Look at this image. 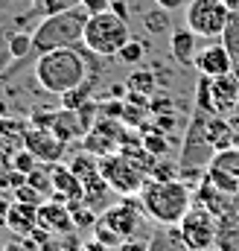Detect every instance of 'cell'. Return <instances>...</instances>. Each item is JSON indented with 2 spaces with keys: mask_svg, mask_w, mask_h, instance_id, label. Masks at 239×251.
I'll return each mask as SVG.
<instances>
[{
  "mask_svg": "<svg viewBox=\"0 0 239 251\" xmlns=\"http://www.w3.org/2000/svg\"><path fill=\"white\" fill-rule=\"evenodd\" d=\"M26 120H29V126H38V128H53V123H56V111H53V108H35Z\"/></svg>",
  "mask_w": 239,
  "mask_h": 251,
  "instance_id": "obj_38",
  "label": "cell"
},
{
  "mask_svg": "<svg viewBox=\"0 0 239 251\" xmlns=\"http://www.w3.org/2000/svg\"><path fill=\"white\" fill-rule=\"evenodd\" d=\"M161 9H167V12H172V9H181L184 3H190V0H155Z\"/></svg>",
  "mask_w": 239,
  "mask_h": 251,
  "instance_id": "obj_45",
  "label": "cell"
},
{
  "mask_svg": "<svg viewBox=\"0 0 239 251\" xmlns=\"http://www.w3.org/2000/svg\"><path fill=\"white\" fill-rule=\"evenodd\" d=\"M140 204L143 213L164 225V228H175L181 225V219L187 216V210L192 207V187L187 181H146V187L140 190Z\"/></svg>",
  "mask_w": 239,
  "mask_h": 251,
  "instance_id": "obj_2",
  "label": "cell"
},
{
  "mask_svg": "<svg viewBox=\"0 0 239 251\" xmlns=\"http://www.w3.org/2000/svg\"><path fill=\"white\" fill-rule=\"evenodd\" d=\"M210 97H213V108L219 117H234L239 108V76L237 73H225L210 79Z\"/></svg>",
  "mask_w": 239,
  "mask_h": 251,
  "instance_id": "obj_12",
  "label": "cell"
},
{
  "mask_svg": "<svg viewBox=\"0 0 239 251\" xmlns=\"http://www.w3.org/2000/svg\"><path fill=\"white\" fill-rule=\"evenodd\" d=\"M70 170H73V176L85 184L88 178H94V176H99V158L96 155H91V152H79V155H73L70 158V164H67Z\"/></svg>",
  "mask_w": 239,
  "mask_h": 251,
  "instance_id": "obj_22",
  "label": "cell"
},
{
  "mask_svg": "<svg viewBox=\"0 0 239 251\" xmlns=\"http://www.w3.org/2000/svg\"><path fill=\"white\" fill-rule=\"evenodd\" d=\"M222 44L228 47L231 62H234V73L239 76V12H231V21H228V26H225Z\"/></svg>",
  "mask_w": 239,
  "mask_h": 251,
  "instance_id": "obj_25",
  "label": "cell"
},
{
  "mask_svg": "<svg viewBox=\"0 0 239 251\" xmlns=\"http://www.w3.org/2000/svg\"><path fill=\"white\" fill-rule=\"evenodd\" d=\"M207 181L225 196H239V146H231L225 152H216L207 164Z\"/></svg>",
  "mask_w": 239,
  "mask_h": 251,
  "instance_id": "obj_9",
  "label": "cell"
},
{
  "mask_svg": "<svg viewBox=\"0 0 239 251\" xmlns=\"http://www.w3.org/2000/svg\"><path fill=\"white\" fill-rule=\"evenodd\" d=\"M91 56L94 53L85 44L47 50L35 59V82L41 85V91L61 97V94L79 88L91 76Z\"/></svg>",
  "mask_w": 239,
  "mask_h": 251,
  "instance_id": "obj_1",
  "label": "cell"
},
{
  "mask_svg": "<svg viewBox=\"0 0 239 251\" xmlns=\"http://www.w3.org/2000/svg\"><path fill=\"white\" fill-rule=\"evenodd\" d=\"M143 56H146V44H143V41H134V38H131V41L117 53V59L122 64H140L143 62Z\"/></svg>",
  "mask_w": 239,
  "mask_h": 251,
  "instance_id": "obj_31",
  "label": "cell"
},
{
  "mask_svg": "<svg viewBox=\"0 0 239 251\" xmlns=\"http://www.w3.org/2000/svg\"><path fill=\"white\" fill-rule=\"evenodd\" d=\"M85 12L88 15H102V12H111V0H82Z\"/></svg>",
  "mask_w": 239,
  "mask_h": 251,
  "instance_id": "obj_41",
  "label": "cell"
},
{
  "mask_svg": "<svg viewBox=\"0 0 239 251\" xmlns=\"http://www.w3.org/2000/svg\"><path fill=\"white\" fill-rule=\"evenodd\" d=\"M47 170H50V178H53V190L61 193V196H67V201H85V184L73 176V170L67 167V164H47Z\"/></svg>",
  "mask_w": 239,
  "mask_h": 251,
  "instance_id": "obj_14",
  "label": "cell"
},
{
  "mask_svg": "<svg viewBox=\"0 0 239 251\" xmlns=\"http://www.w3.org/2000/svg\"><path fill=\"white\" fill-rule=\"evenodd\" d=\"M231 123H234V128H237V146H239V108L234 111V117H231Z\"/></svg>",
  "mask_w": 239,
  "mask_h": 251,
  "instance_id": "obj_46",
  "label": "cell"
},
{
  "mask_svg": "<svg viewBox=\"0 0 239 251\" xmlns=\"http://www.w3.org/2000/svg\"><path fill=\"white\" fill-rule=\"evenodd\" d=\"M12 35V32H9ZM9 35H6V29H0V76H3V70L9 67L12 62V53H9Z\"/></svg>",
  "mask_w": 239,
  "mask_h": 251,
  "instance_id": "obj_40",
  "label": "cell"
},
{
  "mask_svg": "<svg viewBox=\"0 0 239 251\" xmlns=\"http://www.w3.org/2000/svg\"><path fill=\"white\" fill-rule=\"evenodd\" d=\"M91 94H94V76H88L79 88H73V91H67V94H61V108H82L88 100H91Z\"/></svg>",
  "mask_w": 239,
  "mask_h": 251,
  "instance_id": "obj_26",
  "label": "cell"
},
{
  "mask_svg": "<svg viewBox=\"0 0 239 251\" xmlns=\"http://www.w3.org/2000/svg\"><path fill=\"white\" fill-rule=\"evenodd\" d=\"M149 251H190V249H187V243L181 240V231H178V225H175V228L158 231V234L152 237V243H149Z\"/></svg>",
  "mask_w": 239,
  "mask_h": 251,
  "instance_id": "obj_24",
  "label": "cell"
},
{
  "mask_svg": "<svg viewBox=\"0 0 239 251\" xmlns=\"http://www.w3.org/2000/svg\"><path fill=\"white\" fill-rule=\"evenodd\" d=\"M24 149H29L41 164H56L61 161V155H64V149H67V143L56 137V131L53 128H38V126H29L26 128V134H24Z\"/></svg>",
  "mask_w": 239,
  "mask_h": 251,
  "instance_id": "obj_10",
  "label": "cell"
},
{
  "mask_svg": "<svg viewBox=\"0 0 239 251\" xmlns=\"http://www.w3.org/2000/svg\"><path fill=\"white\" fill-rule=\"evenodd\" d=\"M201 251H222L219 246H210V249H201Z\"/></svg>",
  "mask_w": 239,
  "mask_h": 251,
  "instance_id": "obj_48",
  "label": "cell"
},
{
  "mask_svg": "<svg viewBox=\"0 0 239 251\" xmlns=\"http://www.w3.org/2000/svg\"><path fill=\"white\" fill-rule=\"evenodd\" d=\"M94 237H96V243H102L105 249H120V246L125 243V240L120 237L117 231H111V228H108V225H105L102 219H99V222L94 225Z\"/></svg>",
  "mask_w": 239,
  "mask_h": 251,
  "instance_id": "obj_30",
  "label": "cell"
},
{
  "mask_svg": "<svg viewBox=\"0 0 239 251\" xmlns=\"http://www.w3.org/2000/svg\"><path fill=\"white\" fill-rule=\"evenodd\" d=\"M117 251H149V246H146V243H140V240H125Z\"/></svg>",
  "mask_w": 239,
  "mask_h": 251,
  "instance_id": "obj_44",
  "label": "cell"
},
{
  "mask_svg": "<svg viewBox=\"0 0 239 251\" xmlns=\"http://www.w3.org/2000/svg\"><path fill=\"white\" fill-rule=\"evenodd\" d=\"M231 6L225 0H190L187 3V26L198 38H222L231 21Z\"/></svg>",
  "mask_w": 239,
  "mask_h": 251,
  "instance_id": "obj_5",
  "label": "cell"
},
{
  "mask_svg": "<svg viewBox=\"0 0 239 251\" xmlns=\"http://www.w3.org/2000/svg\"><path fill=\"white\" fill-rule=\"evenodd\" d=\"M192 67L198 70V76H210V79L225 76V73H234L231 53H228V47L222 41H213V44L201 47L198 56H195V62H192Z\"/></svg>",
  "mask_w": 239,
  "mask_h": 251,
  "instance_id": "obj_11",
  "label": "cell"
},
{
  "mask_svg": "<svg viewBox=\"0 0 239 251\" xmlns=\"http://www.w3.org/2000/svg\"><path fill=\"white\" fill-rule=\"evenodd\" d=\"M38 225L47 228L50 234H59V237L76 231L70 207H67L64 201H56V199H50V201H44V204L38 207Z\"/></svg>",
  "mask_w": 239,
  "mask_h": 251,
  "instance_id": "obj_13",
  "label": "cell"
},
{
  "mask_svg": "<svg viewBox=\"0 0 239 251\" xmlns=\"http://www.w3.org/2000/svg\"><path fill=\"white\" fill-rule=\"evenodd\" d=\"M216 219H219L216 246L222 251H239V196H237V201H234L222 216H216Z\"/></svg>",
  "mask_w": 239,
  "mask_h": 251,
  "instance_id": "obj_16",
  "label": "cell"
},
{
  "mask_svg": "<svg viewBox=\"0 0 239 251\" xmlns=\"http://www.w3.org/2000/svg\"><path fill=\"white\" fill-rule=\"evenodd\" d=\"M125 88H128V91H137V94L152 97V94H155V88H158V82H155V73H152V70H134V73H128Z\"/></svg>",
  "mask_w": 239,
  "mask_h": 251,
  "instance_id": "obj_27",
  "label": "cell"
},
{
  "mask_svg": "<svg viewBox=\"0 0 239 251\" xmlns=\"http://www.w3.org/2000/svg\"><path fill=\"white\" fill-rule=\"evenodd\" d=\"M26 181H29L32 187H38L41 193H50V190H53V178H50V170H47V167H35V170L26 176Z\"/></svg>",
  "mask_w": 239,
  "mask_h": 251,
  "instance_id": "obj_37",
  "label": "cell"
},
{
  "mask_svg": "<svg viewBox=\"0 0 239 251\" xmlns=\"http://www.w3.org/2000/svg\"><path fill=\"white\" fill-rule=\"evenodd\" d=\"M15 193V201H26V204H44V193L38 187H32L29 181L26 184H21V187L12 190Z\"/></svg>",
  "mask_w": 239,
  "mask_h": 251,
  "instance_id": "obj_35",
  "label": "cell"
},
{
  "mask_svg": "<svg viewBox=\"0 0 239 251\" xmlns=\"http://www.w3.org/2000/svg\"><path fill=\"white\" fill-rule=\"evenodd\" d=\"M108 193H114V190L108 187V181L102 178V173L99 176H94V178H88L85 181V204L91 207V210H96V213H102L108 204Z\"/></svg>",
  "mask_w": 239,
  "mask_h": 251,
  "instance_id": "obj_21",
  "label": "cell"
},
{
  "mask_svg": "<svg viewBox=\"0 0 239 251\" xmlns=\"http://www.w3.org/2000/svg\"><path fill=\"white\" fill-rule=\"evenodd\" d=\"M143 204L140 201H134L131 196H122V201L117 204H108L102 213H99V219L111 228V231H117L122 240H131L137 231H140V225H143Z\"/></svg>",
  "mask_w": 239,
  "mask_h": 251,
  "instance_id": "obj_8",
  "label": "cell"
},
{
  "mask_svg": "<svg viewBox=\"0 0 239 251\" xmlns=\"http://www.w3.org/2000/svg\"><path fill=\"white\" fill-rule=\"evenodd\" d=\"M131 41L128 35V21H122L114 12H102V15H91L88 18V26H85V47L99 56V59H108V56H117L120 50Z\"/></svg>",
  "mask_w": 239,
  "mask_h": 251,
  "instance_id": "obj_4",
  "label": "cell"
},
{
  "mask_svg": "<svg viewBox=\"0 0 239 251\" xmlns=\"http://www.w3.org/2000/svg\"><path fill=\"white\" fill-rule=\"evenodd\" d=\"M99 173H102V178L108 181V187L117 196H140V190L149 181V176L143 170H137L122 152L99 158Z\"/></svg>",
  "mask_w": 239,
  "mask_h": 251,
  "instance_id": "obj_6",
  "label": "cell"
},
{
  "mask_svg": "<svg viewBox=\"0 0 239 251\" xmlns=\"http://www.w3.org/2000/svg\"><path fill=\"white\" fill-rule=\"evenodd\" d=\"M38 207L41 204H26V201H12L9 210V228L18 237H29L38 228Z\"/></svg>",
  "mask_w": 239,
  "mask_h": 251,
  "instance_id": "obj_18",
  "label": "cell"
},
{
  "mask_svg": "<svg viewBox=\"0 0 239 251\" xmlns=\"http://www.w3.org/2000/svg\"><path fill=\"white\" fill-rule=\"evenodd\" d=\"M9 210H12V201L0 196V228H9Z\"/></svg>",
  "mask_w": 239,
  "mask_h": 251,
  "instance_id": "obj_42",
  "label": "cell"
},
{
  "mask_svg": "<svg viewBox=\"0 0 239 251\" xmlns=\"http://www.w3.org/2000/svg\"><path fill=\"white\" fill-rule=\"evenodd\" d=\"M12 164H15V170L18 173H24V176H29L32 170H35V164H38V158L29 152V149H18L15 155H12Z\"/></svg>",
  "mask_w": 239,
  "mask_h": 251,
  "instance_id": "obj_36",
  "label": "cell"
},
{
  "mask_svg": "<svg viewBox=\"0 0 239 251\" xmlns=\"http://www.w3.org/2000/svg\"><path fill=\"white\" fill-rule=\"evenodd\" d=\"M70 213H73V225L76 228H94L99 222L96 210H91L88 204H76V207H70Z\"/></svg>",
  "mask_w": 239,
  "mask_h": 251,
  "instance_id": "obj_34",
  "label": "cell"
},
{
  "mask_svg": "<svg viewBox=\"0 0 239 251\" xmlns=\"http://www.w3.org/2000/svg\"><path fill=\"white\" fill-rule=\"evenodd\" d=\"M140 140H143V146H146L155 158H164V155L169 152V137H167L164 131H158L152 123L140 126Z\"/></svg>",
  "mask_w": 239,
  "mask_h": 251,
  "instance_id": "obj_23",
  "label": "cell"
},
{
  "mask_svg": "<svg viewBox=\"0 0 239 251\" xmlns=\"http://www.w3.org/2000/svg\"><path fill=\"white\" fill-rule=\"evenodd\" d=\"M195 199H198V204H204L210 213H216V216H222L234 201H237V196H225L222 190H216L210 181H207V176L198 181V187H195Z\"/></svg>",
  "mask_w": 239,
  "mask_h": 251,
  "instance_id": "obj_19",
  "label": "cell"
},
{
  "mask_svg": "<svg viewBox=\"0 0 239 251\" xmlns=\"http://www.w3.org/2000/svg\"><path fill=\"white\" fill-rule=\"evenodd\" d=\"M9 53H12L15 62L35 56V50H32V32H12L9 35Z\"/></svg>",
  "mask_w": 239,
  "mask_h": 251,
  "instance_id": "obj_28",
  "label": "cell"
},
{
  "mask_svg": "<svg viewBox=\"0 0 239 251\" xmlns=\"http://www.w3.org/2000/svg\"><path fill=\"white\" fill-rule=\"evenodd\" d=\"M88 12L85 6L56 12V15H44V21L35 26L32 32V50L35 56L47 53V50H59V47H79L85 44V26H88Z\"/></svg>",
  "mask_w": 239,
  "mask_h": 251,
  "instance_id": "obj_3",
  "label": "cell"
},
{
  "mask_svg": "<svg viewBox=\"0 0 239 251\" xmlns=\"http://www.w3.org/2000/svg\"><path fill=\"white\" fill-rule=\"evenodd\" d=\"M53 131H56V137H61L64 143H73V140H82L91 128H88L85 120L79 117V111H73V108H59V111H56Z\"/></svg>",
  "mask_w": 239,
  "mask_h": 251,
  "instance_id": "obj_17",
  "label": "cell"
},
{
  "mask_svg": "<svg viewBox=\"0 0 239 251\" xmlns=\"http://www.w3.org/2000/svg\"><path fill=\"white\" fill-rule=\"evenodd\" d=\"M111 12L120 15L122 21H128V3H125V0H111Z\"/></svg>",
  "mask_w": 239,
  "mask_h": 251,
  "instance_id": "obj_43",
  "label": "cell"
},
{
  "mask_svg": "<svg viewBox=\"0 0 239 251\" xmlns=\"http://www.w3.org/2000/svg\"><path fill=\"white\" fill-rule=\"evenodd\" d=\"M149 111H152V117H161V114H172L175 111V105H172V100L169 97H152V102H149Z\"/></svg>",
  "mask_w": 239,
  "mask_h": 251,
  "instance_id": "obj_39",
  "label": "cell"
},
{
  "mask_svg": "<svg viewBox=\"0 0 239 251\" xmlns=\"http://www.w3.org/2000/svg\"><path fill=\"white\" fill-rule=\"evenodd\" d=\"M32 3L41 15H56V12H67V9L82 6V0H32Z\"/></svg>",
  "mask_w": 239,
  "mask_h": 251,
  "instance_id": "obj_33",
  "label": "cell"
},
{
  "mask_svg": "<svg viewBox=\"0 0 239 251\" xmlns=\"http://www.w3.org/2000/svg\"><path fill=\"white\" fill-rule=\"evenodd\" d=\"M143 24H146V29L152 35H161V32L169 29V15H167V9H155V12H146L143 15Z\"/></svg>",
  "mask_w": 239,
  "mask_h": 251,
  "instance_id": "obj_29",
  "label": "cell"
},
{
  "mask_svg": "<svg viewBox=\"0 0 239 251\" xmlns=\"http://www.w3.org/2000/svg\"><path fill=\"white\" fill-rule=\"evenodd\" d=\"M207 137H210L216 152H225V149L237 146V128L231 123V117H210L207 120Z\"/></svg>",
  "mask_w": 239,
  "mask_h": 251,
  "instance_id": "obj_20",
  "label": "cell"
},
{
  "mask_svg": "<svg viewBox=\"0 0 239 251\" xmlns=\"http://www.w3.org/2000/svg\"><path fill=\"white\" fill-rule=\"evenodd\" d=\"M225 3H228V6H231L234 12H239V0H225Z\"/></svg>",
  "mask_w": 239,
  "mask_h": 251,
  "instance_id": "obj_47",
  "label": "cell"
},
{
  "mask_svg": "<svg viewBox=\"0 0 239 251\" xmlns=\"http://www.w3.org/2000/svg\"><path fill=\"white\" fill-rule=\"evenodd\" d=\"M169 53L178 64L192 67L195 56H198V35L190 29V26H178L169 32Z\"/></svg>",
  "mask_w": 239,
  "mask_h": 251,
  "instance_id": "obj_15",
  "label": "cell"
},
{
  "mask_svg": "<svg viewBox=\"0 0 239 251\" xmlns=\"http://www.w3.org/2000/svg\"><path fill=\"white\" fill-rule=\"evenodd\" d=\"M149 178H152V181H175V178H181L178 161H175V164H172V161H158Z\"/></svg>",
  "mask_w": 239,
  "mask_h": 251,
  "instance_id": "obj_32",
  "label": "cell"
},
{
  "mask_svg": "<svg viewBox=\"0 0 239 251\" xmlns=\"http://www.w3.org/2000/svg\"><path fill=\"white\" fill-rule=\"evenodd\" d=\"M178 231L190 251L210 249V246H216V237H219V219L204 204H192L187 210V216L181 219Z\"/></svg>",
  "mask_w": 239,
  "mask_h": 251,
  "instance_id": "obj_7",
  "label": "cell"
}]
</instances>
